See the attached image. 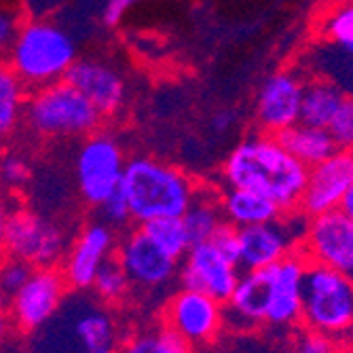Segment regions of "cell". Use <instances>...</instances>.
I'll return each mask as SVG.
<instances>
[{
    "mask_svg": "<svg viewBox=\"0 0 353 353\" xmlns=\"http://www.w3.org/2000/svg\"><path fill=\"white\" fill-rule=\"evenodd\" d=\"M309 168L271 134L250 136L227 157L222 176L233 188H248L271 199L281 212L299 210Z\"/></svg>",
    "mask_w": 353,
    "mask_h": 353,
    "instance_id": "6da1fadb",
    "label": "cell"
},
{
    "mask_svg": "<svg viewBox=\"0 0 353 353\" xmlns=\"http://www.w3.org/2000/svg\"><path fill=\"white\" fill-rule=\"evenodd\" d=\"M119 188L130 203L132 220L138 224L182 216L197 192L190 176L154 157L127 159Z\"/></svg>",
    "mask_w": 353,
    "mask_h": 353,
    "instance_id": "7a4b0ae2",
    "label": "cell"
},
{
    "mask_svg": "<svg viewBox=\"0 0 353 353\" xmlns=\"http://www.w3.org/2000/svg\"><path fill=\"white\" fill-rule=\"evenodd\" d=\"M77 59V37L61 23L41 17L19 23L9 49V66L30 87H45L66 79Z\"/></svg>",
    "mask_w": 353,
    "mask_h": 353,
    "instance_id": "3957f363",
    "label": "cell"
},
{
    "mask_svg": "<svg viewBox=\"0 0 353 353\" xmlns=\"http://www.w3.org/2000/svg\"><path fill=\"white\" fill-rule=\"evenodd\" d=\"M26 123L43 138H85L100 130L102 114L66 79L39 87L26 100Z\"/></svg>",
    "mask_w": 353,
    "mask_h": 353,
    "instance_id": "277c9868",
    "label": "cell"
},
{
    "mask_svg": "<svg viewBox=\"0 0 353 353\" xmlns=\"http://www.w3.org/2000/svg\"><path fill=\"white\" fill-rule=\"evenodd\" d=\"M301 324L341 343L353 336V279L324 265H307Z\"/></svg>",
    "mask_w": 353,
    "mask_h": 353,
    "instance_id": "5b68a950",
    "label": "cell"
},
{
    "mask_svg": "<svg viewBox=\"0 0 353 353\" xmlns=\"http://www.w3.org/2000/svg\"><path fill=\"white\" fill-rule=\"evenodd\" d=\"M125 163L127 159L123 146L112 134L95 130L85 136L74 154V182L79 197L87 205L98 208L119 188Z\"/></svg>",
    "mask_w": 353,
    "mask_h": 353,
    "instance_id": "8992f818",
    "label": "cell"
},
{
    "mask_svg": "<svg viewBox=\"0 0 353 353\" xmlns=\"http://www.w3.org/2000/svg\"><path fill=\"white\" fill-rule=\"evenodd\" d=\"M3 250L32 269L57 267L68 252V235L43 212L17 210L9 214Z\"/></svg>",
    "mask_w": 353,
    "mask_h": 353,
    "instance_id": "52a82bcc",
    "label": "cell"
},
{
    "mask_svg": "<svg viewBox=\"0 0 353 353\" xmlns=\"http://www.w3.org/2000/svg\"><path fill=\"white\" fill-rule=\"evenodd\" d=\"M309 216L301 210L281 212L277 220L252 224L239 229V259L237 265L241 271H259L267 269L288 254L299 250Z\"/></svg>",
    "mask_w": 353,
    "mask_h": 353,
    "instance_id": "ba28073f",
    "label": "cell"
},
{
    "mask_svg": "<svg viewBox=\"0 0 353 353\" xmlns=\"http://www.w3.org/2000/svg\"><path fill=\"white\" fill-rule=\"evenodd\" d=\"M68 281L57 267H34L19 290L9 296L13 324L23 332H39L61 309Z\"/></svg>",
    "mask_w": 353,
    "mask_h": 353,
    "instance_id": "9c48e42d",
    "label": "cell"
},
{
    "mask_svg": "<svg viewBox=\"0 0 353 353\" xmlns=\"http://www.w3.org/2000/svg\"><path fill=\"white\" fill-rule=\"evenodd\" d=\"M163 326L190 347L212 345L224 328V303L205 292L182 288L163 309Z\"/></svg>",
    "mask_w": 353,
    "mask_h": 353,
    "instance_id": "30bf717a",
    "label": "cell"
},
{
    "mask_svg": "<svg viewBox=\"0 0 353 353\" xmlns=\"http://www.w3.org/2000/svg\"><path fill=\"white\" fill-rule=\"evenodd\" d=\"M299 250L307 263L330 267L353 279V220L341 210L309 218Z\"/></svg>",
    "mask_w": 353,
    "mask_h": 353,
    "instance_id": "8fae6325",
    "label": "cell"
},
{
    "mask_svg": "<svg viewBox=\"0 0 353 353\" xmlns=\"http://www.w3.org/2000/svg\"><path fill=\"white\" fill-rule=\"evenodd\" d=\"M239 265L224 256L212 241L192 243L184 254L180 271L182 288L205 292L220 303H227L239 279Z\"/></svg>",
    "mask_w": 353,
    "mask_h": 353,
    "instance_id": "7c38bea8",
    "label": "cell"
},
{
    "mask_svg": "<svg viewBox=\"0 0 353 353\" xmlns=\"http://www.w3.org/2000/svg\"><path fill=\"white\" fill-rule=\"evenodd\" d=\"M305 79L292 70H279L265 79L256 95V123L271 136L301 121Z\"/></svg>",
    "mask_w": 353,
    "mask_h": 353,
    "instance_id": "4fadbf2b",
    "label": "cell"
},
{
    "mask_svg": "<svg viewBox=\"0 0 353 353\" xmlns=\"http://www.w3.org/2000/svg\"><path fill=\"white\" fill-rule=\"evenodd\" d=\"M114 229L106 222L85 224L61 261V273L68 288L77 292L89 290L100 267L114 254Z\"/></svg>",
    "mask_w": 353,
    "mask_h": 353,
    "instance_id": "5bb4252c",
    "label": "cell"
},
{
    "mask_svg": "<svg viewBox=\"0 0 353 353\" xmlns=\"http://www.w3.org/2000/svg\"><path fill=\"white\" fill-rule=\"evenodd\" d=\"M307 259L294 250L269 267L271 290L265 313V324L275 328H290L301 324L303 315V283L307 273Z\"/></svg>",
    "mask_w": 353,
    "mask_h": 353,
    "instance_id": "9a60e30c",
    "label": "cell"
},
{
    "mask_svg": "<svg viewBox=\"0 0 353 353\" xmlns=\"http://www.w3.org/2000/svg\"><path fill=\"white\" fill-rule=\"evenodd\" d=\"M353 182V154L351 150H334L324 161L315 163L307 172V182L299 210L313 218L339 210L345 190Z\"/></svg>",
    "mask_w": 353,
    "mask_h": 353,
    "instance_id": "2e32d148",
    "label": "cell"
},
{
    "mask_svg": "<svg viewBox=\"0 0 353 353\" xmlns=\"http://www.w3.org/2000/svg\"><path fill=\"white\" fill-rule=\"evenodd\" d=\"M117 259L123 265L132 285L161 288L178 273V259L159 248L142 227L130 231L117 248Z\"/></svg>",
    "mask_w": 353,
    "mask_h": 353,
    "instance_id": "e0dca14e",
    "label": "cell"
},
{
    "mask_svg": "<svg viewBox=\"0 0 353 353\" xmlns=\"http://www.w3.org/2000/svg\"><path fill=\"white\" fill-rule=\"evenodd\" d=\"M66 81L74 85L102 117L117 114L127 100V83L123 74L104 59H77L66 74Z\"/></svg>",
    "mask_w": 353,
    "mask_h": 353,
    "instance_id": "ac0fdd59",
    "label": "cell"
},
{
    "mask_svg": "<svg viewBox=\"0 0 353 353\" xmlns=\"http://www.w3.org/2000/svg\"><path fill=\"white\" fill-rule=\"evenodd\" d=\"M220 210L224 222L233 224L237 229L252 227V224L273 222L279 218L281 210L267 197L248 188L229 186L224 195H220Z\"/></svg>",
    "mask_w": 353,
    "mask_h": 353,
    "instance_id": "d6986e66",
    "label": "cell"
},
{
    "mask_svg": "<svg viewBox=\"0 0 353 353\" xmlns=\"http://www.w3.org/2000/svg\"><path fill=\"white\" fill-rule=\"evenodd\" d=\"M275 138L283 144L288 152L307 168H313L315 163L330 157L334 150H339L326 127H315L303 121L290 125L288 130L279 132Z\"/></svg>",
    "mask_w": 353,
    "mask_h": 353,
    "instance_id": "ffe728a7",
    "label": "cell"
},
{
    "mask_svg": "<svg viewBox=\"0 0 353 353\" xmlns=\"http://www.w3.org/2000/svg\"><path fill=\"white\" fill-rule=\"evenodd\" d=\"M345 95L347 93L326 77H315L305 81L301 121L315 127H328Z\"/></svg>",
    "mask_w": 353,
    "mask_h": 353,
    "instance_id": "44dd1931",
    "label": "cell"
},
{
    "mask_svg": "<svg viewBox=\"0 0 353 353\" xmlns=\"http://www.w3.org/2000/svg\"><path fill=\"white\" fill-rule=\"evenodd\" d=\"M182 222H184L186 233L190 237V245L210 241L212 235L224 222V216L220 210V195H216V192H212L208 188H203V190L197 188L190 205L182 214Z\"/></svg>",
    "mask_w": 353,
    "mask_h": 353,
    "instance_id": "7402d4cb",
    "label": "cell"
},
{
    "mask_svg": "<svg viewBox=\"0 0 353 353\" xmlns=\"http://www.w3.org/2000/svg\"><path fill=\"white\" fill-rule=\"evenodd\" d=\"M26 110V83L9 63H0V136L11 134Z\"/></svg>",
    "mask_w": 353,
    "mask_h": 353,
    "instance_id": "603a6c76",
    "label": "cell"
},
{
    "mask_svg": "<svg viewBox=\"0 0 353 353\" xmlns=\"http://www.w3.org/2000/svg\"><path fill=\"white\" fill-rule=\"evenodd\" d=\"M117 353H195V347H190L174 330L161 324L127 339Z\"/></svg>",
    "mask_w": 353,
    "mask_h": 353,
    "instance_id": "cb8c5ba5",
    "label": "cell"
},
{
    "mask_svg": "<svg viewBox=\"0 0 353 353\" xmlns=\"http://www.w3.org/2000/svg\"><path fill=\"white\" fill-rule=\"evenodd\" d=\"M142 231L174 259H184V254L190 248V237L186 233V227L182 222V216H170V218H154L144 224H140Z\"/></svg>",
    "mask_w": 353,
    "mask_h": 353,
    "instance_id": "d4e9b609",
    "label": "cell"
},
{
    "mask_svg": "<svg viewBox=\"0 0 353 353\" xmlns=\"http://www.w3.org/2000/svg\"><path fill=\"white\" fill-rule=\"evenodd\" d=\"M91 288H93V292L98 294V299H102L106 303H121L127 294H130L132 279L127 277L117 256H110V259L100 267Z\"/></svg>",
    "mask_w": 353,
    "mask_h": 353,
    "instance_id": "484cf974",
    "label": "cell"
},
{
    "mask_svg": "<svg viewBox=\"0 0 353 353\" xmlns=\"http://www.w3.org/2000/svg\"><path fill=\"white\" fill-rule=\"evenodd\" d=\"M322 39L353 53V0L330 9V13L322 19Z\"/></svg>",
    "mask_w": 353,
    "mask_h": 353,
    "instance_id": "4316f807",
    "label": "cell"
},
{
    "mask_svg": "<svg viewBox=\"0 0 353 353\" xmlns=\"http://www.w3.org/2000/svg\"><path fill=\"white\" fill-rule=\"evenodd\" d=\"M326 130L330 132L336 148L341 150L353 148V95H345Z\"/></svg>",
    "mask_w": 353,
    "mask_h": 353,
    "instance_id": "83f0119b",
    "label": "cell"
},
{
    "mask_svg": "<svg viewBox=\"0 0 353 353\" xmlns=\"http://www.w3.org/2000/svg\"><path fill=\"white\" fill-rule=\"evenodd\" d=\"M32 178V168L17 152H7L0 157V186L17 190L23 188Z\"/></svg>",
    "mask_w": 353,
    "mask_h": 353,
    "instance_id": "f1b7e54d",
    "label": "cell"
},
{
    "mask_svg": "<svg viewBox=\"0 0 353 353\" xmlns=\"http://www.w3.org/2000/svg\"><path fill=\"white\" fill-rule=\"evenodd\" d=\"M294 353H345V347L328 334L305 328V332L296 339Z\"/></svg>",
    "mask_w": 353,
    "mask_h": 353,
    "instance_id": "f546056e",
    "label": "cell"
},
{
    "mask_svg": "<svg viewBox=\"0 0 353 353\" xmlns=\"http://www.w3.org/2000/svg\"><path fill=\"white\" fill-rule=\"evenodd\" d=\"M30 273H32L30 265H26L17 259H11V256L5 261H0V288H3V292L7 296H13L26 283Z\"/></svg>",
    "mask_w": 353,
    "mask_h": 353,
    "instance_id": "4dcf8cb0",
    "label": "cell"
},
{
    "mask_svg": "<svg viewBox=\"0 0 353 353\" xmlns=\"http://www.w3.org/2000/svg\"><path fill=\"white\" fill-rule=\"evenodd\" d=\"M100 216H102V222H106L108 227H123L132 220V212H130V203H127L125 195L121 192V188H117L112 195H108L100 205Z\"/></svg>",
    "mask_w": 353,
    "mask_h": 353,
    "instance_id": "1f68e13d",
    "label": "cell"
},
{
    "mask_svg": "<svg viewBox=\"0 0 353 353\" xmlns=\"http://www.w3.org/2000/svg\"><path fill=\"white\" fill-rule=\"evenodd\" d=\"M210 241L224 256H229L231 261L237 263V259H239V229L237 227H233V224H229V222H222Z\"/></svg>",
    "mask_w": 353,
    "mask_h": 353,
    "instance_id": "d6a6232c",
    "label": "cell"
},
{
    "mask_svg": "<svg viewBox=\"0 0 353 353\" xmlns=\"http://www.w3.org/2000/svg\"><path fill=\"white\" fill-rule=\"evenodd\" d=\"M138 3H142V0H104L100 21L106 28H117L123 21V17L130 13Z\"/></svg>",
    "mask_w": 353,
    "mask_h": 353,
    "instance_id": "836d02e7",
    "label": "cell"
},
{
    "mask_svg": "<svg viewBox=\"0 0 353 353\" xmlns=\"http://www.w3.org/2000/svg\"><path fill=\"white\" fill-rule=\"evenodd\" d=\"M17 30H19L17 17L5 9H0V53H9Z\"/></svg>",
    "mask_w": 353,
    "mask_h": 353,
    "instance_id": "e575fe53",
    "label": "cell"
},
{
    "mask_svg": "<svg viewBox=\"0 0 353 353\" xmlns=\"http://www.w3.org/2000/svg\"><path fill=\"white\" fill-rule=\"evenodd\" d=\"M235 125V114L231 112V110H220V112H216L214 117H212V121H210V130L214 132V134H227L231 127Z\"/></svg>",
    "mask_w": 353,
    "mask_h": 353,
    "instance_id": "d590c367",
    "label": "cell"
},
{
    "mask_svg": "<svg viewBox=\"0 0 353 353\" xmlns=\"http://www.w3.org/2000/svg\"><path fill=\"white\" fill-rule=\"evenodd\" d=\"M9 208H7V201H5V195L3 190H0V250L5 248V229H7V220H9Z\"/></svg>",
    "mask_w": 353,
    "mask_h": 353,
    "instance_id": "8d00e7d4",
    "label": "cell"
},
{
    "mask_svg": "<svg viewBox=\"0 0 353 353\" xmlns=\"http://www.w3.org/2000/svg\"><path fill=\"white\" fill-rule=\"evenodd\" d=\"M339 210H341L347 218L353 220V182H351L349 188L345 190V195H343V199H341V203H339Z\"/></svg>",
    "mask_w": 353,
    "mask_h": 353,
    "instance_id": "74e56055",
    "label": "cell"
},
{
    "mask_svg": "<svg viewBox=\"0 0 353 353\" xmlns=\"http://www.w3.org/2000/svg\"><path fill=\"white\" fill-rule=\"evenodd\" d=\"M7 330H9V317L5 315V311H0V341L7 336Z\"/></svg>",
    "mask_w": 353,
    "mask_h": 353,
    "instance_id": "f35d334b",
    "label": "cell"
},
{
    "mask_svg": "<svg viewBox=\"0 0 353 353\" xmlns=\"http://www.w3.org/2000/svg\"><path fill=\"white\" fill-rule=\"evenodd\" d=\"M7 301H9V296L3 292V288H0V311H5V307H7Z\"/></svg>",
    "mask_w": 353,
    "mask_h": 353,
    "instance_id": "ab89813d",
    "label": "cell"
},
{
    "mask_svg": "<svg viewBox=\"0 0 353 353\" xmlns=\"http://www.w3.org/2000/svg\"><path fill=\"white\" fill-rule=\"evenodd\" d=\"M208 353H218V351H208Z\"/></svg>",
    "mask_w": 353,
    "mask_h": 353,
    "instance_id": "60d3db41",
    "label": "cell"
},
{
    "mask_svg": "<svg viewBox=\"0 0 353 353\" xmlns=\"http://www.w3.org/2000/svg\"><path fill=\"white\" fill-rule=\"evenodd\" d=\"M351 154H353V148H351Z\"/></svg>",
    "mask_w": 353,
    "mask_h": 353,
    "instance_id": "b9f144b4",
    "label": "cell"
}]
</instances>
